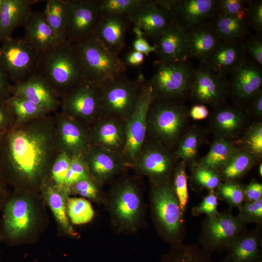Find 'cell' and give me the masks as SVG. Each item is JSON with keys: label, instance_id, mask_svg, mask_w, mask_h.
<instances>
[{"label": "cell", "instance_id": "cell-45", "mask_svg": "<svg viewBox=\"0 0 262 262\" xmlns=\"http://www.w3.org/2000/svg\"><path fill=\"white\" fill-rule=\"evenodd\" d=\"M5 101L9 110L19 118L30 117L47 110L27 99L14 96Z\"/></svg>", "mask_w": 262, "mask_h": 262}, {"label": "cell", "instance_id": "cell-34", "mask_svg": "<svg viewBox=\"0 0 262 262\" xmlns=\"http://www.w3.org/2000/svg\"><path fill=\"white\" fill-rule=\"evenodd\" d=\"M238 148L234 141L214 137L207 154L194 164L219 171Z\"/></svg>", "mask_w": 262, "mask_h": 262}, {"label": "cell", "instance_id": "cell-48", "mask_svg": "<svg viewBox=\"0 0 262 262\" xmlns=\"http://www.w3.org/2000/svg\"><path fill=\"white\" fill-rule=\"evenodd\" d=\"M238 218L245 224L255 223L262 226V198L250 203H244L238 209Z\"/></svg>", "mask_w": 262, "mask_h": 262}, {"label": "cell", "instance_id": "cell-21", "mask_svg": "<svg viewBox=\"0 0 262 262\" xmlns=\"http://www.w3.org/2000/svg\"><path fill=\"white\" fill-rule=\"evenodd\" d=\"M218 0H177L171 13L185 32L209 22L217 14Z\"/></svg>", "mask_w": 262, "mask_h": 262}, {"label": "cell", "instance_id": "cell-43", "mask_svg": "<svg viewBox=\"0 0 262 262\" xmlns=\"http://www.w3.org/2000/svg\"><path fill=\"white\" fill-rule=\"evenodd\" d=\"M67 212L71 222L76 225L89 222L94 214L91 204L83 198H68Z\"/></svg>", "mask_w": 262, "mask_h": 262}, {"label": "cell", "instance_id": "cell-58", "mask_svg": "<svg viewBox=\"0 0 262 262\" xmlns=\"http://www.w3.org/2000/svg\"><path fill=\"white\" fill-rule=\"evenodd\" d=\"M209 110L205 105L195 104L188 111L189 115L195 120H202L208 117Z\"/></svg>", "mask_w": 262, "mask_h": 262}, {"label": "cell", "instance_id": "cell-1", "mask_svg": "<svg viewBox=\"0 0 262 262\" xmlns=\"http://www.w3.org/2000/svg\"><path fill=\"white\" fill-rule=\"evenodd\" d=\"M36 72L55 92L66 96L88 81L75 47L67 42L40 52Z\"/></svg>", "mask_w": 262, "mask_h": 262}, {"label": "cell", "instance_id": "cell-59", "mask_svg": "<svg viewBox=\"0 0 262 262\" xmlns=\"http://www.w3.org/2000/svg\"><path fill=\"white\" fill-rule=\"evenodd\" d=\"M145 57L143 54L133 50L127 55L124 61L126 66H136L144 63Z\"/></svg>", "mask_w": 262, "mask_h": 262}, {"label": "cell", "instance_id": "cell-56", "mask_svg": "<svg viewBox=\"0 0 262 262\" xmlns=\"http://www.w3.org/2000/svg\"><path fill=\"white\" fill-rule=\"evenodd\" d=\"M248 107L246 109L249 115L256 118L262 117V92L260 91L247 104Z\"/></svg>", "mask_w": 262, "mask_h": 262}, {"label": "cell", "instance_id": "cell-27", "mask_svg": "<svg viewBox=\"0 0 262 262\" xmlns=\"http://www.w3.org/2000/svg\"><path fill=\"white\" fill-rule=\"evenodd\" d=\"M246 58L243 41H221L204 63L214 72L227 77Z\"/></svg>", "mask_w": 262, "mask_h": 262}, {"label": "cell", "instance_id": "cell-19", "mask_svg": "<svg viewBox=\"0 0 262 262\" xmlns=\"http://www.w3.org/2000/svg\"><path fill=\"white\" fill-rule=\"evenodd\" d=\"M127 18L146 38L154 40L175 24L172 14L151 0H144Z\"/></svg>", "mask_w": 262, "mask_h": 262}, {"label": "cell", "instance_id": "cell-61", "mask_svg": "<svg viewBox=\"0 0 262 262\" xmlns=\"http://www.w3.org/2000/svg\"><path fill=\"white\" fill-rule=\"evenodd\" d=\"M8 198L3 181L2 177L1 178L0 175V209L3 207Z\"/></svg>", "mask_w": 262, "mask_h": 262}, {"label": "cell", "instance_id": "cell-51", "mask_svg": "<svg viewBox=\"0 0 262 262\" xmlns=\"http://www.w3.org/2000/svg\"><path fill=\"white\" fill-rule=\"evenodd\" d=\"M71 158L65 152L60 155L55 162L51 174L53 180L58 186H64L66 177L70 167Z\"/></svg>", "mask_w": 262, "mask_h": 262}, {"label": "cell", "instance_id": "cell-23", "mask_svg": "<svg viewBox=\"0 0 262 262\" xmlns=\"http://www.w3.org/2000/svg\"><path fill=\"white\" fill-rule=\"evenodd\" d=\"M262 226L246 229L227 248L220 262H262Z\"/></svg>", "mask_w": 262, "mask_h": 262}, {"label": "cell", "instance_id": "cell-50", "mask_svg": "<svg viewBox=\"0 0 262 262\" xmlns=\"http://www.w3.org/2000/svg\"><path fill=\"white\" fill-rule=\"evenodd\" d=\"M246 22L260 35L262 32V1L247 0Z\"/></svg>", "mask_w": 262, "mask_h": 262}, {"label": "cell", "instance_id": "cell-8", "mask_svg": "<svg viewBox=\"0 0 262 262\" xmlns=\"http://www.w3.org/2000/svg\"><path fill=\"white\" fill-rule=\"evenodd\" d=\"M246 225L229 208L214 216L206 217L201 225L200 246L211 254L226 251L246 229Z\"/></svg>", "mask_w": 262, "mask_h": 262}, {"label": "cell", "instance_id": "cell-18", "mask_svg": "<svg viewBox=\"0 0 262 262\" xmlns=\"http://www.w3.org/2000/svg\"><path fill=\"white\" fill-rule=\"evenodd\" d=\"M82 156L91 178L104 184L129 167L120 153L91 146Z\"/></svg>", "mask_w": 262, "mask_h": 262}, {"label": "cell", "instance_id": "cell-63", "mask_svg": "<svg viewBox=\"0 0 262 262\" xmlns=\"http://www.w3.org/2000/svg\"><path fill=\"white\" fill-rule=\"evenodd\" d=\"M4 0H0V12L1 11Z\"/></svg>", "mask_w": 262, "mask_h": 262}, {"label": "cell", "instance_id": "cell-28", "mask_svg": "<svg viewBox=\"0 0 262 262\" xmlns=\"http://www.w3.org/2000/svg\"><path fill=\"white\" fill-rule=\"evenodd\" d=\"M38 0H4L0 12V42L12 37L13 31L24 26L34 13L32 5Z\"/></svg>", "mask_w": 262, "mask_h": 262}, {"label": "cell", "instance_id": "cell-49", "mask_svg": "<svg viewBox=\"0 0 262 262\" xmlns=\"http://www.w3.org/2000/svg\"><path fill=\"white\" fill-rule=\"evenodd\" d=\"M218 198L214 190L209 191L208 194L203 198L201 201L191 210L194 216H198L205 214L206 217H212L218 213Z\"/></svg>", "mask_w": 262, "mask_h": 262}, {"label": "cell", "instance_id": "cell-26", "mask_svg": "<svg viewBox=\"0 0 262 262\" xmlns=\"http://www.w3.org/2000/svg\"><path fill=\"white\" fill-rule=\"evenodd\" d=\"M10 92L12 96L27 99L47 110L57 104L55 91L37 72L25 81L11 85Z\"/></svg>", "mask_w": 262, "mask_h": 262}, {"label": "cell", "instance_id": "cell-42", "mask_svg": "<svg viewBox=\"0 0 262 262\" xmlns=\"http://www.w3.org/2000/svg\"><path fill=\"white\" fill-rule=\"evenodd\" d=\"M186 167V164L185 163L178 161L171 182L183 214L185 213L187 208L189 199L188 176Z\"/></svg>", "mask_w": 262, "mask_h": 262}, {"label": "cell", "instance_id": "cell-33", "mask_svg": "<svg viewBox=\"0 0 262 262\" xmlns=\"http://www.w3.org/2000/svg\"><path fill=\"white\" fill-rule=\"evenodd\" d=\"M260 161L250 152L238 147L219 170L222 181H238Z\"/></svg>", "mask_w": 262, "mask_h": 262}, {"label": "cell", "instance_id": "cell-38", "mask_svg": "<svg viewBox=\"0 0 262 262\" xmlns=\"http://www.w3.org/2000/svg\"><path fill=\"white\" fill-rule=\"evenodd\" d=\"M160 262H215L211 254L196 244H181L172 247Z\"/></svg>", "mask_w": 262, "mask_h": 262}, {"label": "cell", "instance_id": "cell-52", "mask_svg": "<svg viewBox=\"0 0 262 262\" xmlns=\"http://www.w3.org/2000/svg\"><path fill=\"white\" fill-rule=\"evenodd\" d=\"M97 183L90 177L77 182L70 187L75 193L82 196L97 200L100 196V190Z\"/></svg>", "mask_w": 262, "mask_h": 262}, {"label": "cell", "instance_id": "cell-31", "mask_svg": "<svg viewBox=\"0 0 262 262\" xmlns=\"http://www.w3.org/2000/svg\"><path fill=\"white\" fill-rule=\"evenodd\" d=\"M206 136L205 131L198 126H193L185 131L172 149L176 159L190 165L195 163Z\"/></svg>", "mask_w": 262, "mask_h": 262}, {"label": "cell", "instance_id": "cell-47", "mask_svg": "<svg viewBox=\"0 0 262 262\" xmlns=\"http://www.w3.org/2000/svg\"><path fill=\"white\" fill-rule=\"evenodd\" d=\"M247 0H218L217 14L234 17L246 21Z\"/></svg>", "mask_w": 262, "mask_h": 262}, {"label": "cell", "instance_id": "cell-25", "mask_svg": "<svg viewBox=\"0 0 262 262\" xmlns=\"http://www.w3.org/2000/svg\"><path fill=\"white\" fill-rule=\"evenodd\" d=\"M154 40L158 62L173 64L188 60L190 57L186 32L176 24Z\"/></svg>", "mask_w": 262, "mask_h": 262}, {"label": "cell", "instance_id": "cell-14", "mask_svg": "<svg viewBox=\"0 0 262 262\" xmlns=\"http://www.w3.org/2000/svg\"><path fill=\"white\" fill-rule=\"evenodd\" d=\"M67 11L66 42L75 44L91 37L102 14L99 0H65Z\"/></svg>", "mask_w": 262, "mask_h": 262}, {"label": "cell", "instance_id": "cell-53", "mask_svg": "<svg viewBox=\"0 0 262 262\" xmlns=\"http://www.w3.org/2000/svg\"><path fill=\"white\" fill-rule=\"evenodd\" d=\"M246 54L251 58V60L262 67V40L260 35H250L244 43Z\"/></svg>", "mask_w": 262, "mask_h": 262}, {"label": "cell", "instance_id": "cell-7", "mask_svg": "<svg viewBox=\"0 0 262 262\" xmlns=\"http://www.w3.org/2000/svg\"><path fill=\"white\" fill-rule=\"evenodd\" d=\"M146 80L141 74L136 79L123 75L100 84L102 116H113L126 121L135 107Z\"/></svg>", "mask_w": 262, "mask_h": 262}, {"label": "cell", "instance_id": "cell-37", "mask_svg": "<svg viewBox=\"0 0 262 262\" xmlns=\"http://www.w3.org/2000/svg\"><path fill=\"white\" fill-rule=\"evenodd\" d=\"M61 137L65 147L72 152V156H82L88 149L89 134L74 121H65L61 126Z\"/></svg>", "mask_w": 262, "mask_h": 262}, {"label": "cell", "instance_id": "cell-39", "mask_svg": "<svg viewBox=\"0 0 262 262\" xmlns=\"http://www.w3.org/2000/svg\"><path fill=\"white\" fill-rule=\"evenodd\" d=\"M190 181L193 190L197 192L204 189L215 191L223 182L219 171L192 164L191 165Z\"/></svg>", "mask_w": 262, "mask_h": 262}, {"label": "cell", "instance_id": "cell-60", "mask_svg": "<svg viewBox=\"0 0 262 262\" xmlns=\"http://www.w3.org/2000/svg\"><path fill=\"white\" fill-rule=\"evenodd\" d=\"M10 111L5 101H0V131L6 125Z\"/></svg>", "mask_w": 262, "mask_h": 262}, {"label": "cell", "instance_id": "cell-57", "mask_svg": "<svg viewBox=\"0 0 262 262\" xmlns=\"http://www.w3.org/2000/svg\"><path fill=\"white\" fill-rule=\"evenodd\" d=\"M9 79L0 63V101H5L10 92Z\"/></svg>", "mask_w": 262, "mask_h": 262}, {"label": "cell", "instance_id": "cell-22", "mask_svg": "<svg viewBox=\"0 0 262 262\" xmlns=\"http://www.w3.org/2000/svg\"><path fill=\"white\" fill-rule=\"evenodd\" d=\"M126 140V121L113 116H101L89 134L91 146L121 154Z\"/></svg>", "mask_w": 262, "mask_h": 262}, {"label": "cell", "instance_id": "cell-35", "mask_svg": "<svg viewBox=\"0 0 262 262\" xmlns=\"http://www.w3.org/2000/svg\"><path fill=\"white\" fill-rule=\"evenodd\" d=\"M211 22L221 41H243L248 32L247 22L233 16L217 14Z\"/></svg>", "mask_w": 262, "mask_h": 262}, {"label": "cell", "instance_id": "cell-36", "mask_svg": "<svg viewBox=\"0 0 262 262\" xmlns=\"http://www.w3.org/2000/svg\"><path fill=\"white\" fill-rule=\"evenodd\" d=\"M60 43L66 42L67 11L65 0H48L43 12Z\"/></svg>", "mask_w": 262, "mask_h": 262}, {"label": "cell", "instance_id": "cell-13", "mask_svg": "<svg viewBox=\"0 0 262 262\" xmlns=\"http://www.w3.org/2000/svg\"><path fill=\"white\" fill-rule=\"evenodd\" d=\"M153 101L147 80H146L135 107L126 121V140L122 155L129 167L147 139V115Z\"/></svg>", "mask_w": 262, "mask_h": 262}, {"label": "cell", "instance_id": "cell-20", "mask_svg": "<svg viewBox=\"0 0 262 262\" xmlns=\"http://www.w3.org/2000/svg\"><path fill=\"white\" fill-rule=\"evenodd\" d=\"M214 109L209 122L214 137L235 141L247 127L249 115L246 108L223 103Z\"/></svg>", "mask_w": 262, "mask_h": 262}, {"label": "cell", "instance_id": "cell-6", "mask_svg": "<svg viewBox=\"0 0 262 262\" xmlns=\"http://www.w3.org/2000/svg\"><path fill=\"white\" fill-rule=\"evenodd\" d=\"M72 45L78 54L88 81L100 85L125 74L127 66L124 61L94 36Z\"/></svg>", "mask_w": 262, "mask_h": 262}, {"label": "cell", "instance_id": "cell-16", "mask_svg": "<svg viewBox=\"0 0 262 262\" xmlns=\"http://www.w3.org/2000/svg\"><path fill=\"white\" fill-rule=\"evenodd\" d=\"M64 106L74 117L93 123L102 116L99 85L86 81L66 96Z\"/></svg>", "mask_w": 262, "mask_h": 262}, {"label": "cell", "instance_id": "cell-3", "mask_svg": "<svg viewBox=\"0 0 262 262\" xmlns=\"http://www.w3.org/2000/svg\"><path fill=\"white\" fill-rule=\"evenodd\" d=\"M151 201L160 235L172 247L183 244L186 224L171 183L152 185Z\"/></svg>", "mask_w": 262, "mask_h": 262}, {"label": "cell", "instance_id": "cell-54", "mask_svg": "<svg viewBox=\"0 0 262 262\" xmlns=\"http://www.w3.org/2000/svg\"><path fill=\"white\" fill-rule=\"evenodd\" d=\"M132 30L135 36L132 43L133 50L140 52L145 56H148L152 52L156 53V46L151 45L139 29L133 27Z\"/></svg>", "mask_w": 262, "mask_h": 262}, {"label": "cell", "instance_id": "cell-46", "mask_svg": "<svg viewBox=\"0 0 262 262\" xmlns=\"http://www.w3.org/2000/svg\"><path fill=\"white\" fill-rule=\"evenodd\" d=\"M90 178L82 156L71 157L70 167L66 175L64 186L69 188L77 182Z\"/></svg>", "mask_w": 262, "mask_h": 262}, {"label": "cell", "instance_id": "cell-15", "mask_svg": "<svg viewBox=\"0 0 262 262\" xmlns=\"http://www.w3.org/2000/svg\"><path fill=\"white\" fill-rule=\"evenodd\" d=\"M228 95L226 76L214 72L205 63L195 69L189 97L196 104L215 109L224 103Z\"/></svg>", "mask_w": 262, "mask_h": 262}, {"label": "cell", "instance_id": "cell-4", "mask_svg": "<svg viewBox=\"0 0 262 262\" xmlns=\"http://www.w3.org/2000/svg\"><path fill=\"white\" fill-rule=\"evenodd\" d=\"M188 116L182 103L153 101L147 115V138L172 150L185 131Z\"/></svg>", "mask_w": 262, "mask_h": 262}, {"label": "cell", "instance_id": "cell-30", "mask_svg": "<svg viewBox=\"0 0 262 262\" xmlns=\"http://www.w3.org/2000/svg\"><path fill=\"white\" fill-rule=\"evenodd\" d=\"M24 28V38L39 52L46 51L60 43L46 21L43 12H34Z\"/></svg>", "mask_w": 262, "mask_h": 262}, {"label": "cell", "instance_id": "cell-44", "mask_svg": "<svg viewBox=\"0 0 262 262\" xmlns=\"http://www.w3.org/2000/svg\"><path fill=\"white\" fill-rule=\"evenodd\" d=\"M144 0H100L102 15H115L128 17L143 3Z\"/></svg>", "mask_w": 262, "mask_h": 262}, {"label": "cell", "instance_id": "cell-41", "mask_svg": "<svg viewBox=\"0 0 262 262\" xmlns=\"http://www.w3.org/2000/svg\"><path fill=\"white\" fill-rule=\"evenodd\" d=\"M245 187L237 181H223L215 191L218 199L226 202L229 208L239 209L245 203Z\"/></svg>", "mask_w": 262, "mask_h": 262}, {"label": "cell", "instance_id": "cell-12", "mask_svg": "<svg viewBox=\"0 0 262 262\" xmlns=\"http://www.w3.org/2000/svg\"><path fill=\"white\" fill-rule=\"evenodd\" d=\"M111 210L113 218L120 228L134 229L142 214L140 192L132 180L125 179L117 181L111 191Z\"/></svg>", "mask_w": 262, "mask_h": 262}, {"label": "cell", "instance_id": "cell-2", "mask_svg": "<svg viewBox=\"0 0 262 262\" xmlns=\"http://www.w3.org/2000/svg\"><path fill=\"white\" fill-rule=\"evenodd\" d=\"M8 134L4 145L5 167L26 179H34L41 172L46 160V137L40 132L22 130Z\"/></svg>", "mask_w": 262, "mask_h": 262}, {"label": "cell", "instance_id": "cell-17", "mask_svg": "<svg viewBox=\"0 0 262 262\" xmlns=\"http://www.w3.org/2000/svg\"><path fill=\"white\" fill-rule=\"evenodd\" d=\"M230 76L228 94H230L239 106L243 107L244 104H247L262 90L261 67L246 57Z\"/></svg>", "mask_w": 262, "mask_h": 262}, {"label": "cell", "instance_id": "cell-62", "mask_svg": "<svg viewBox=\"0 0 262 262\" xmlns=\"http://www.w3.org/2000/svg\"><path fill=\"white\" fill-rule=\"evenodd\" d=\"M258 171V174H259V176L261 177H262V163H261L259 165Z\"/></svg>", "mask_w": 262, "mask_h": 262}, {"label": "cell", "instance_id": "cell-5", "mask_svg": "<svg viewBox=\"0 0 262 262\" xmlns=\"http://www.w3.org/2000/svg\"><path fill=\"white\" fill-rule=\"evenodd\" d=\"M156 68L147 81L153 101L181 103L189 96L195 71L188 61L173 64L157 61Z\"/></svg>", "mask_w": 262, "mask_h": 262}, {"label": "cell", "instance_id": "cell-24", "mask_svg": "<svg viewBox=\"0 0 262 262\" xmlns=\"http://www.w3.org/2000/svg\"><path fill=\"white\" fill-rule=\"evenodd\" d=\"M130 25L125 16L102 15L93 36L108 49L119 55L125 46L126 33Z\"/></svg>", "mask_w": 262, "mask_h": 262}, {"label": "cell", "instance_id": "cell-11", "mask_svg": "<svg viewBox=\"0 0 262 262\" xmlns=\"http://www.w3.org/2000/svg\"><path fill=\"white\" fill-rule=\"evenodd\" d=\"M3 208L0 238L14 242L31 231L37 219L36 209L31 199L14 196L8 198Z\"/></svg>", "mask_w": 262, "mask_h": 262}, {"label": "cell", "instance_id": "cell-40", "mask_svg": "<svg viewBox=\"0 0 262 262\" xmlns=\"http://www.w3.org/2000/svg\"><path fill=\"white\" fill-rule=\"evenodd\" d=\"M237 146L255 156L259 160L262 156V123L255 121L246 128L241 137L235 142Z\"/></svg>", "mask_w": 262, "mask_h": 262}, {"label": "cell", "instance_id": "cell-29", "mask_svg": "<svg viewBox=\"0 0 262 262\" xmlns=\"http://www.w3.org/2000/svg\"><path fill=\"white\" fill-rule=\"evenodd\" d=\"M190 57L204 63L221 41L211 21L202 23L186 32Z\"/></svg>", "mask_w": 262, "mask_h": 262}, {"label": "cell", "instance_id": "cell-55", "mask_svg": "<svg viewBox=\"0 0 262 262\" xmlns=\"http://www.w3.org/2000/svg\"><path fill=\"white\" fill-rule=\"evenodd\" d=\"M262 198V184L256 180L245 187V203H250Z\"/></svg>", "mask_w": 262, "mask_h": 262}, {"label": "cell", "instance_id": "cell-32", "mask_svg": "<svg viewBox=\"0 0 262 262\" xmlns=\"http://www.w3.org/2000/svg\"><path fill=\"white\" fill-rule=\"evenodd\" d=\"M69 189L65 186H50L44 191L46 200L52 211L56 220L64 231L67 234L75 236L69 222L67 212V195Z\"/></svg>", "mask_w": 262, "mask_h": 262}, {"label": "cell", "instance_id": "cell-9", "mask_svg": "<svg viewBox=\"0 0 262 262\" xmlns=\"http://www.w3.org/2000/svg\"><path fill=\"white\" fill-rule=\"evenodd\" d=\"M178 161L172 150L147 139L131 167L147 177L152 185L171 183Z\"/></svg>", "mask_w": 262, "mask_h": 262}, {"label": "cell", "instance_id": "cell-10", "mask_svg": "<svg viewBox=\"0 0 262 262\" xmlns=\"http://www.w3.org/2000/svg\"><path fill=\"white\" fill-rule=\"evenodd\" d=\"M39 53L24 37H12L0 48V63L9 80L15 83L36 72Z\"/></svg>", "mask_w": 262, "mask_h": 262}]
</instances>
